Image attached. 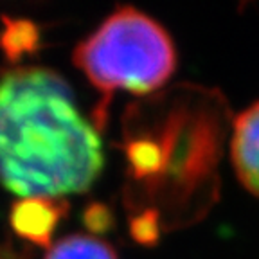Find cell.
Instances as JSON below:
<instances>
[{"label":"cell","instance_id":"obj_1","mask_svg":"<svg viewBox=\"0 0 259 259\" xmlns=\"http://www.w3.org/2000/svg\"><path fill=\"white\" fill-rule=\"evenodd\" d=\"M103 169L101 139L77 110L69 83L51 69L0 77V182L22 198L87 191Z\"/></svg>","mask_w":259,"mask_h":259},{"label":"cell","instance_id":"obj_2","mask_svg":"<svg viewBox=\"0 0 259 259\" xmlns=\"http://www.w3.org/2000/svg\"><path fill=\"white\" fill-rule=\"evenodd\" d=\"M72 61L103 96L96 108V128L106 121V105L117 90L150 94L177 67V51L167 31L132 6L112 13L74 49Z\"/></svg>","mask_w":259,"mask_h":259},{"label":"cell","instance_id":"obj_3","mask_svg":"<svg viewBox=\"0 0 259 259\" xmlns=\"http://www.w3.org/2000/svg\"><path fill=\"white\" fill-rule=\"evenodd\" d=\"M67 212L69 203L63 198H22L11 207L9 222L25 241L51 248L54 231Z\"/></svg>","mask_w":259,"mask_h":259},{"label":"cell","instance_id":"obj_4","mask_svg":"<svg viewBox=\"0 0 259 259\" xmlns=\"http://www.w3.org/2000/svg\"><path fill=\"white\" fill-rule=\"evenodd\" d=\"M231 157L241 186L259 198V101L236 117Z\"/></svg>","mask_w":259,"mask_h":259},{"label":"cell","instance_id":"obj_5","mask_svg":"<svg viewBox=\"0 0 259 259\" xmlns=\"http://www.w3.org/2000/svg\"><path fill=\"white\" fill-rule=\"evenodd\" d=\"M44 259H119L108 243L89 234H70L56 241Z\"/></svg>","mask_w":259,"mask_h":259}]
</instances>
